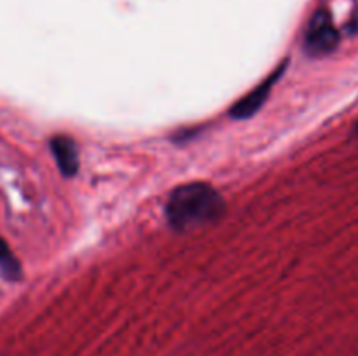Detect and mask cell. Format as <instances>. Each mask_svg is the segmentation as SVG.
<instances>
[{"label":"cell","instance_id":"cell-4","mask_svg":"<svg viewBox=\"0 0 358 356\" xmlns=\"http://www.w3.org/2000/svg\"><path fill=\"white\" fill-rule=\"evenodd\" d=\"M49 145L63 177H73L79 171V152H77L76 142L70 136L58 135L51 140Z\"/></svg>","mask_w":358,"mask_h":356},{"label":"cell","instance_id":"cell-2","mask_svg":"<svg viewBox=\"0 0 358 356\" xmlns=\"http://www.w3.org/2000/svg\"><path fill=\"white\" fill-rule=\"evenodd\" d=\"M339 31L332 23L329 10L318 9L308 23L304 35V51L310 56H325L336 51L339 45Z\"/></svg>","mask_w":358,"mask_h":356},{"label":"cell","instance_id":"cell-6","mask_svg":"<svg viewBox=\"0 0 358 356\" xmlns=\"http://www.w3.org/2000/svg\"><path fill=\"white\" fill-rule=\"evenodd\" d=\"M346 30H348L350 35L353 34H358V7L355 10H353L352 14V20L348 21V24H346Z\"/></svg>","mask_w":358,"mask_h":356},{"label":"cell","instance_id":"cell-3","mask_svg":"<svg viewBox=\"0 0 358 356\" xmlns=\"http://www.w3.org/2000/svg\"><path fill=\"white\" fill-rule=\"evenodd\" d=\"M285 68H287V61H283L282 65L278 66V70H275L268 79L262 80L257 87H254L250 93L245 94L241 100H238L236 103L233 105V108H231V117L236 119V121H245V119L248 117H254V115L261 110L262 105L266 103L273 86L278 82V79L283 75Z\"/></svg>","mask_w":358,"mask_h":356},{"label":"cell","instance_id":"cell-1","mask_svg":"<svg viewBox=\"0 0 358 356\" xmlns=\"http://www.w3.org/2000/svg\"><path fill=\"white\" fill-rule=\"evenodd\" d=\"M226 215V201L205 181H192L173 188L166 201V218L177 232H189L219 222Z\"/></svg>","mask_w":358,"mask_h":356},{"label":"cell","instance_id":"cell-5","mask_svg":"<svg viewBox=\"0 0 358 356\" xmlns=\"http://www.w3.org/2000/svg\"><path fill=\"white\" fill-rule=\"evenodd\" d=\"M0 274L9 279V281H17L23 276L20 260H17L16 255L13 253L9 244L2 237H0Z\"/></svg>","mask_w":358,"mask_h":356},{"label":"cell","instance_id":"cell-7","mask_svg":"<svg viewBox=\"0 0 358 356\" xmlns=\"http://www.w3.org/2000/svg\"><path fill=\"white\" fill-rule=\"evenodd\" d=\"M353 138H355V140H358V121H357L355 128H353Z\"/></svg>","mask_w":358,"mask_h":356}]
</instances>
